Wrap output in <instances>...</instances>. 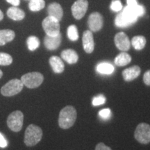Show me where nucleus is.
<instances>
[{
  "label": "nucleus",
  "mask_w": 150,
  "mask_h": 150,
  "mask_svg": "<svg viewBox=\"0 0 150 150\" xmlns=\"http://www.w3.org/2000/svg\"><path fill=\"white\" fill-rule=\"evenodd\" d=\"M42 28L47 35L50 36H56L60 33L59 21L53 17H47L42 23Z\"/></svg>",
  "instance_id": "nucleus-7"
},
{
  "label": "nucleus",
  "mask_w": 150,
  "mask_h": 150,
  "mask_svg": "<svg viewBox=\"0 0 150 150\" xmlns=\"http://www.w3.org/2000/svg\"><path fill=\"white\" fill-rule=\"evenodd\" d=\"M23 83L22 81L18 79H14L9 81L1 88V95L6 97L14 96L20 93L23 88Z\"/></svg>",
  "instance_id": "nucleus-5"
},
{
  "label": "nucleus",
  "mask_w": 150,
  "mask_h": 150,
  "mask_svg": "<svg viewBox=\"0 0 150 150\" xmlns=\"http://www.w3.org/2000/svg\"><path fill=\"white\" fill-rule=\"evenodd\" d=\"M77 117L75 108L72 106H65L60 111L59 117V127L63 129H67L72 127Z\"/></svg>",
  "instance_id": "nucleus-2"
},
{
  "label": "nucleus",
  "mask_w": 150,
  "mask_h": 150,
  "mask_svg": "<svg viewBox=\"0 0 150 150\" xmlns=\"http://www.w3.org/2000/svg\"><path fill=\"white\" fill-rule=\"evenodd\" d=\"M141 72L140 67L138 65H134V66L128 67L125 69L122 72V76L126 81H131L134 80L135 79L139 76Z\"/></svg>",
  "instance_id": "nucleus-14"
},
{
  "label": "nucleus",
  "mask_w": 150,
  "mask_h": 150,
  "mask_svg": "<svg viewBox=\"0 0 150 150\" xmlns=\"http://www.w3.org/2000/svg\"><path fill=\"white\" fill-rule=\"evenodd\" d=\"M127 6H129L131 7H134L138 4V2H137L136 0H127Z\"/></svg>",
  "instance_id": "nucleus-34"
},
{
  "label": "nucleus",
  "mask_w": 150,
  "mask_h": 150,
  "mask_svg": "<svg viewBox=\"0 0 150 150\" xmlns=\"http://www.w3.org/2000/svg\"><path fill=\"white\" fill-rule=\"evenodd\" d=\"M114 41H115V46L117 47L118 50H121V51L127 52L130 49V40H129V38L125 33H117L115 35Z\"/></svg>",
  "instance_id": "nucleus-11"
},
{
  "label": "nucleus",
  "mask_w": 150,
  "mask_h": 150,
  "mask_svg": "<svg viewBox=\"0 0 150 150\" xmlns=\"http://www.w3.org/2000/svg\"><path fill=\"white\" fill-rule=\"evenodd\" d=\"M106 97H105L104 95H98V96L94 97L92 103H93V106H99V105L104 104L105 102H106Z\"/></svg>",
  "instance_id": "nucleus-27"
},
{
  "label": "nucleus",
  "mask_w": 150,
  "mask_h": 150,
  "mask_svg": "<svg viewBox=\"0 0 150 150\" xmlns=\"http://www.w3.org/2000/svg\"><path fill=\"white\" fill-rule=\"evenodd\" d=\"M42 137V131L40 127L35 125H30L24 134V143L28 147H33L40 141Z\"/></svg>",
  "instance_id": "nucleus-3"
},
{
  "label": "nucleus",
  "mask_w": 150,
  "mask_h": 150,
  "mask_svg": "<svg viewBox=\"0 0 150 150\" xmlns=\"http://www.w3.org/2000/svg\"><path fill=\"white\" fill-rule=\"evenodd\" d=\"M115 67L109 63L103 62L99 63L96 67L97 72L102 74H110L114 72Z\"/></svg>",
  "instance_id": "nucleus-21"
},
{
  "label": "nucleus",
  "mask_w": 150,
  "mask_h": 150,
  "mask_svg": "<svg viewBox=\"0 0 150 150\" xmlns=\"http://www.w3.org/2000/svg\"><path fill=\"white\" fill-rule=\"evenodd\" d=\"M143 81L147 86H150V70H147L143 75Z\"/></svg>",
  "instance_id": "nucleus-31"
},
{
  "label": "nucleus",
  "mask_w": 150,
  "mask_h": 150,
  "mask_svg": "<svg viewBox=\"0 0 150 150\" xmlns=\"http://www.w3.org/2000/svg\"><path fill=\"white\" fill-rule=\"evenodd\" d=\"M138 18L134 7L127 6L124 8L123 11L116 16L115 24L116 27L120 28L127 27L134 24L138 20Z\"/></svg>",
  "instance_id": "nucleus-1"
},
{
  "label": "nucleus",
  "mask_w": 150,
  "mask_h": 150,
  "mask_svg": "<svg viewBox=\"0 0 150 150\" xmlns=\"http://www.w3.org/2000/svg\"><path fill=\"white\" fill-rule=\"evenodd\" d=\"M3 18H4V13H2V11L0 10V21L2 20Z\"/></svg>",
  "instance_id": "nucleus-35"
},
{
  "label": "nucleus",
  "mask_w": 150,
  "mask_h": 150,
  "mask_svg": "<svg viewBox=\"0 0 150 150\" xmlns=\"http://www.w3.org/2000/svg\"><path fill=\"white\" fill-rule=\"evenodd\" d=\"M27 44L30 51H35L40 46V40L36 36L31 35L27 38Z\"/></svg>",
  "instance_id": "nucleus-24"
},
{
  "label": "nucleus",
  "mask_w": 150,
  "mask_h": 150,
  "mask_svg": "<svg viewBox=\"0 0 150 150\" xmlns=\"http://www.w3.org/2000/svg\"><path fill=\"white\" fill-rule=\"evenodd\" d=\"M22 83L28 88H35L39 87L42 83L44 76L40 72H29L22 76Z\"/></svg>",
  "instance_id": "nucleus-4"
},
{
  "label": "nucleus",
  "mask_w": 150,
  "mask_h": 150,
  "mask_svg": "<svg viewBox=\"0 0 150 150\" xmlns=\"http://www.w3.org/2000/svg\"><path fill=\"white\" fill-rule=\"evenodd\" d=\"M16 33L10 29L0 30V46H3L15 38Z\"/></svg>",
  "instance_id": "nucleus-19"
},
{
  "label": "nucleus",
  "mask_w": 150,
  "mask_h": 150,
  "mask_svg": "<svg viewBox=\"0 0 150 150\" xmlns=\"http://www.w3.org/2000/svg\"><path fill=\"white\" fill-rule=\"evenodd\" d=\"M82 42H83V50H85V52L88 54H91L95 48V42H94L93 33L91 30H86L84 31L83 38H82Z\"/></svg>",
  "instance_id": "nucleus-12"
},
{
  "label": "nucleus",
  "mask_w": 150,
  "mask_h": 150,
  "mask_svg": "<svg viewBox=\"0 0 150 150\" xmlns=\"http://www.w3.org/2000/svg\"><path fill=\"white\" fill-rule=\"evenodd\" d=\"M134 137L137 141L141 144H148L150 142V125L147 123H140L136 129Z\"/></svg>",
  "instance_id": "nucleus-8"
},
{
  "label": "nucleus",
  "mask_w": 150,
  "mask_h": 150,
  "mask_svg": "<svg viewBox=\"0 0 150 150\" xmlns=\"http://www.w3.org/2000/svg\"><path fill=\"white\" fill-rule=\"evenodd\" d=\"M99 115L103 120H108L111 116V111L109 108H104L99 111Z\"/></svg>",
  "instance_id": "nucleus-29"
},
{
  "label": "nucleus",
  "mask_w": 150,
  "mask_h": 150,
  "mask_svg": "<svg viewBox=\"0 0 150 150\" xmlns=\"http://www.w3.org/2000/svg\"><path fill=\"white\" fill-rule=\"evenodd\" d=\"M13 58L8 54L1 52L0 53V65H9L12 63Z\"/></svg>",
  "instance_id": "nucleus-26"
},
{
  "label": "nucleus",
  "mask_w": 150,
  "mask_h": 150,
  "mask_svg": "<svg viewBox=\"0 0 150 150\" xmlns=\"http://www.w3.org/2000/svg\"><path fill=\"white\" fill-rule=\"evenodd\" d=\"M47 12L50 16L53 17L60 22L63 16V11L61 6L59 4L54 2L50 4L47 8Z\"/></svg>",
  "instance_id": "nucleus-15"
},
{
  "label": "nucleus",
  "mask_w": 150,
  "mask_h": 150,
  "mask_svg": "<svg viewBox=\"0 0 150 150\" xmlns=\"http://www.w3.org/2000/svg\"><path fill=\"white\" fill-rule=\"evenodd\" d=\"M146 38L142 35H136L131 40V45L136 50H142L145 47Z\"/></svg>",
  "instance_id": "nucleus-22"
},
{
  "label": "nucleus",
  "mask_w": 150,
  "mask_h": 150,
  "mask_svg": "<svg viewBox=\"0 0 150 150\" xmlns=\"http://www.w3.org/2000/svg\"><path fill=\"white\" fill-rule=\"evenodd\" d=\"M61 43V34L59 33L56 36H50L46 35L44 38V45L49 50H55Z\"/></svg>",
  "instance_id": "nucleus-13"
},
{
  "label": "nucleus",
  "mask_w": 150,
  "mask_h": 150,
  "mask_svg": "<svg viewBox=\"0 0 150 150\" xmlns=\"http://www.w3.org/2000/svg\"><path fill=\"white\" fill-rule=\"evenodd\" d=\"M67 37L70 40L76 41L79 38L77 28L75 25H70L67 28Z\"/></svg>",
  "instance_id": "nucleus-25"
},
{
  "label": "nucleus",
  "mask_w": 150,
  "mask_h": 150,
  "mask_svg": "<svg viewBox=\"0 0 150 150\" xmlns=\"http://www.w3.org/2000/svg\"><path fill=\"white\" fill-rule=\"evenodd\" d=\"M88 25L91 31L97 32L103 27V18L99 13L95 12L90 15L88 20Z\"/></svg>",
  "instance_id": "nucleus-10"
},
{
  "label": "nucleus",
  "mask_w": 150,
  "mask_h": 150,
  "mask_svg": "<svg viewBox=\"0 0 150 150\" xmlns=\"http://www.w3.org/2000/svg\"><path fill=\"white\" fill-rule=\"evenodd\" d=\"M6 1L13 6H18L20 4V0H6Z\"/></svg>",
  "instance_id": "nucleus-33"
},
{
  "label": "nucleus",
  "mask_w": 150,
  "mask_h": 150,
  "mask_svg": "<svg viewBox=\"0 0 150 150\" xmlns=\"http://www.w3.org/2000/svg\"><path fill=\"white\" fill-rule=\"evenodd\" d=\"M50 64L51 65L52 70L56 74H60L64 71L65 65L63 61L59 56H53L50 59Z\"/></svg>",
  "instance_id": "nucleus-16"
},
{
  "label": "nucleus",
  "mask_w": 150,
  "mask_h": 150,
  "mask_svg": "<svg viewBox=\"0 0 150 150\" xmlns=\"http://www.w3.org/2000/svg\"><path fill=\"white\" fill-rule=\"evenodd\" d=\"M88 7L87 0H77L72 6V13L76 20H81L85 16Z\"/></svg>",
  "instance_id": "nucleus-9"
},
{
  "label": "nucleus",
  "mask_w": 150,
  "mask_h": 150,
  "mask_svg": "<svg viewBox=\"0 0 150 150\" xmlns=\"http://www.w3.org/2000/svg\"><path fill=\"white\" fill-rule=\"evenodd\" d=\"M2 75H3V72H2V71H1V70H0V79L1 78V76H2Z\"/></svg>",
  "instance_id": "nucleus-36"
},
{
  "label": "nucleus",
  "mask_w": 150,
  "mask_h": 150,
  "mask_svg": "<svg viewBox=\"0 0 150 150\" xmlns=\"http://www.w3.org/2000/svg\"><path fill=\"white\" fill-rule=\"evenodd\" d=\"M110 9L115 12H119L122 9V4L120 0H113L110 4Z\"/></svg>",
  "instance_id": "nucleus-28"
},
{
  "label": "nucleus",
  "mask_w": 150,
  "mask_h": 150,
  "mask_svg": "<svg viewBox=\"0 0 150 150\" xmlns=\"http://www.w3.org/2000/svg\"><path fill=\"white\" fill-rule=\"evenodd\" d=\"M61 58L69 64H74L78 61L79 56L74 50L68 49L61 52Z\"/></svg>",
  "instance_id": "nucleus-17"
},
{
  "label": "nucleus",
  "mask_w": 150,
  "mask_h": 150,
  "mask_svg": "<svg viewBox=\"0 0 150 150\" xmlns=\"http://www.w3.org/2000/svg\"><path fill=\"white\" fill-rule=\"evenodd\" d=\"M8 146V142L4 135L0 133V147L5 148Z\"/></svg>",
  "instance_id": "nucleus-30"
},
{
  "label": "nucleus",
  "mask_w": 150,
  "mask_h": 150,
  "mask_svg": "<svg viewBox=\"0 0 150 150\" xmlns=\"http://www.w3.org/2000/svg\"><path fill=\"white\" fill-rule=\"evenodd\" d=\"M95 150H112L110 149V147L108 146H106L104 143L103 142H99L96 145L95 147Z\"/></svg>",
  "instance_id": "nucleus-32"
},
{
  "label": "nucleus",
  "mask_w": 150,
  "mask_h": 150,
  "mask_svg": "<svg viewBox=\"0 0 150 150\" xmlns=\"http://www.w3.org/2000/svg\"><path fill=\"white\" fill-rule=\"evenodd\" d=\"M131 61V57L127 52H122L116 56L114 63L117 66L122 67L128 65Z\"/></svg>",
  "instance_id": "nucleus-20"
},
{
  "label": "nucleus",
  "mask_w": 150,
  "mask_h": 150,
  "mask_svg": "<svg viewBox=\"0 0 150 150\" xmlns=\"http://www.w3.org/2000/svg\"><path fill=\"white\" fill-rule=\"evenodd\" d=\"M7 16L9 18L12 19L15 21H20L25 17V13L22 9L19 8L18 6H12L7 11Z\"/></svg>",
  "instance_id": "nucleus-18"
},
{
  "label": "nucleus",
  "mask_w": 150,
  "mask_h": 150,
  "mask_svg": "<svg viewBox=\"0 0 150 150\" xmlns=\"http://www.w3.org/2000/svg\"><path fill=\"white\" fill-rule=\"evenodd\" d=\"M45 2L44 0H30L29 8L31 11L36 12L44 8Z\"/></svg>",
  "instance_id": "nucleus-23"
},
{
  "label": "nucleus",
  "mask_w": 150,
  "mask_h": 150,
  "mask_svg": "<svg viewBox=\"0 0 150 150\" xmlns=\"http://www.w3.org/2000/svg\"><path fill=\"white\" fill-rule=\"evenodd\" d=\"M24 115L20 110L12 112L7 118V125L11 131L18 132L23 126Z\"/></svg>",
  "instance_id": "nucleus-6"
}]
</instances>
